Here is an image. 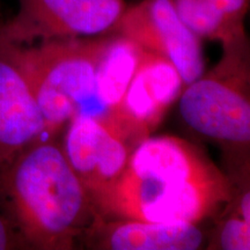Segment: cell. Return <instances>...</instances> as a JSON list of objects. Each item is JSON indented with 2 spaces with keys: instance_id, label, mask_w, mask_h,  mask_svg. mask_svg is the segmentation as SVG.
<instances>
[{
  "instance_id": "obj_1",
  "label": "cell",
  "mask_w": 250,
  "mask_h": 250,
  "mask_svg": "<svg viewBox=\"0 0 250 250\" xmlns=\"http://www.w3.org/2000/svg\"><path fill=\"white\" fill-rule=\"evenodd\" d=\"M232 195V181L191 143L147 137L134 146L123 174L95 208L104 218L198 225Z\"/></svg>"
},
{
  "instance_id": "obj_2",
  "label": "cell",
  "mask_w": 250,
  "mask_h": 250,
  "mask_svg": "<svg viewBox=\"0 0 250 250\" xmlns=\"http://www.w3.org/2000/svg\"><path fill=\"white\" fill-rule=\"evenodd\" d=\"M0 201L24 243L41 250L73 249L98 214L54 138L35 143L0 171Z\"/></svg>"
},
{
  "instance_id": "obj_3",
  "label": "cell",
  "mask_w": 250,
  "mask_h": 250,
  "mask_svg": "<svg viewBox=\"0 0 250 250\" xmlns=\"http://www.w3.org/2000/svg\"><path fill=\"white\" fill-rule=\"evenodd\" d=\"M108 40L74 37L26 45L8 42L33 90L50 138L89 102L96 67Z\"/></svg>"
},
{
  "instance_id": "obj_4",
  "label": "cell",
  "mask_w": 250,
  "mask_h": 250,
  "mask_svg": "<svg viewBox=\"0 0 250 250\" xmlns=\"http://www.w3.org/2000/svg\"><path fill=\"white\" fill-rule=\"evenodd\" d=\"M223 49L220 62L183 88L180 115L199 136L226 147L246 148L250 143L248 42Z\"/></svg>"
},
{
  "instance_id": "obj_5",
  "label": "cell",
  "mask_w": 250,
  "mask_h": 250,
  "mask_svg": "<svg viewBox=\"0 0 250 250\" xmlns=\"http://www.w3.org/2000/svg\"><path fill=\"white\" fill-rule=\"evenodd\" d=\"M124 0H19L17 14L0 26L14 44L94 37L115 30L126 9Z\"/></svg>"
},
{
  "instance_id": "obj_6",
  "label": "cell",
  "mask_w": 250,
  "mask_h": 250,
  "mask_svg": "<svg viewBox=\"0 0 250 250\" xmlns=\"http://www.w3.org/2000/svg\"><path fill=\"white\" fill-rule=\"evenodd\" d=\"M62 148L95 203L114 186L136 145L114 122L79 112L65 125Z\"/></svg>"
},
{
  "instance_id": "obj_7",
  "label": "cell",
  "mask_w": 250,
  "mask_h": 250,
  "mask_svg": "<svg viewBox=\"0 0 250 250\" xmlns=\"http://www.w3.org/2000/svg\"><path fill=\"white\" fill-rule=\"evenodd\" d=\"M115 30L169 61L184 87L204 73L201 37L183 22L171 0H142L126 7Z\"/></svg>"
},
{
  "instance_id": "obj_8",
  "label": "cell",
  "mask_w": 250,
  "mask_h": 250,
  "mask_svg": "<svg viewBox=\"0 0 250 250\" xmlns=\"http://www.w3.org/2000/svg\"><path fill=\"white\" fill-rule=\"evenodd\" d=\"M183 88L182 78L169 61L143 49L120 110L111 122L137 145L158 127Z\"/></svg>"
},
{
  "instance_id": "obj_9",
  "label": "cell",
  "mask_w": 250,
  "mask_h": 250,
  "mask_svg": "<svg viewBox=\"0 0 250 250\" xmlns=\"http://www.w3.org/2000/svg\"><path fill=\"white\" fill-rule=\"evenodd\" d=\"M50 138L29 83L0 39V171L24 149Z\"/></svg>"
},
{
  "instance_id": "obj_10",
  "label": "cell",
  "mask_w": 250,
  "mask_h": 250,
  "mask_svg": "<svg viewBox=\"0 0 250 250\" xmlns=\"http://www.w3.org/2000/svg\"><path fill=\"white\" fill-rule=\"evenodd\" d=\"M83 236L92 248L103 250H195L204 242V234L196 224L154 223L100 214Z\"/></svg>"
},
{
  "instance_id": "obj_11",
  "label": "cell",
  "mask_w": 250,
  "mask_h": 250,
  "mask_svg": "<svg viewBox=\"0 0 250 250\" xmlns=\"http://www.w3.org/2000/svg\"><path fill=\"white\" fill-rule=\"evenodd\" d=\"M142 50L120 34L109 37L95 71L92 98L81 112L110 121L116 117L139 64Z\"/></svg>"
},
{
  "instance_id": "obj_12",
  "label": "cell",
  "mask_w": 250,
  "mask_h": 250,
  "mask_svg": "<svg viewBox=\"0 0 250 250\" xmlns=\"http://www.w3.org/2000/svg\"><path fill=\"white\" fill-rule=\"evenodd\" d=\"M182 21L201 39L218 41L223 46L247 40L229 26L213 0H171Z\"/></svg>"
},
{
  "instance_id": "obj_13",
  "label": "cell",
  "mask_w": 250,
  "mask_h": 250,
  "mask_svg": "<svg viewBox=\"0 0 250 250\" xmlns=\"http://www.w3.org/2000/svg\"><path fill=\"white\" fill-rule=\"evenodd\" d=\"M226 218L219 224L215 230L210 249L220 250H249L250 223L240 214L237 208L229 202Z\"/></svg>"
},
{
  "instance_id": "obj_14",
  "label": "cell",
  "mask_w": 250,
  "mask_h": 250,
  "mask_svg": "<svg viewBox=\"0 0 250 250\" xmlns=\"http://www.w3.org/2000/svg\"><path fill=\"white\" fill-rule=\"evenodd\" d=\"M17 245V237L14 236V228L11 221L0 211V250L12 249Z\"/></svg>"
}]
</instances>
